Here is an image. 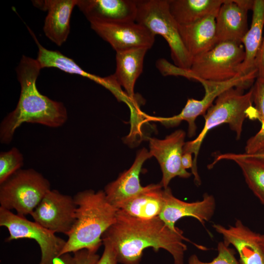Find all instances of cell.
<instances>
[{
  "label": "cell",
  "mask_w": 264,
  "mask_h": 264,
  "mask_svg": "<svg viewBox=\"0 0 264 264\" xmlns=\"http://www.w3.org/2000/svg\"><path fill=\"white\" fill-rule=\"evenodd\" d=\"M37 8L47 11L43 30L45 36L58 46L66 40L70 31V19L77 0H33Z\"/></svg>",
  "instance_id": "17"
},
{
  "label": "cell",
  "mask_w": 264,
  "mask_h": 264,
  "mask_svg": "<svg viewBox=\"0 0 264 264\" xmlns=\"http://www.w3.org/2000/svg\"><path fill=\"white\" fill-rule=\"evenodd\" d=\"M103 243L104 251L96 264H117V256L112 246L107 241H103Z\"/></svg>",
  "instance_id": "30"
},
{
  "label": "cell",
  "mask_w": 264,
  "mask_h": 264,
  "mask_svg": "<svg viewBox=\"0 0 264 264\" xmlns=\"http://www.w3.org/2000/svg\"><path fill=\"white\" fill-rule=\"evenodd\" d=\"M115 252L118 263L139 264L143 251L152 247L163 249L173 258V264H183L188 241L180 229L173 230L157 217L144 220L131 217L118 210L115 222L103 234Z\"/></svg>",
  "instance_id": "1"
},
{
  "label": "cell",
  "mask_w": 264,
  "mask_h": 264,
  "mask_svg": "<svg viewBox=\"0 0 264 264\" xmlns=\"http://www.w3.org/2000/svg\"><path fill=\"white\" fill-rule=\"evenodd\" d=\"M0 226L6 227L9 236L6 241L29 239L39 244L41 258L40 264H48L60 255L66 241L57 236L55 233L43 227L35 221L27 220L24 216L13 213L0 207Z\"/></svg>",
  "instance_id": "8"
},
{
  "label": "cell",
  "mask_w": 264,
  "mask_h": 264,
  "mask_svg": "<svg viewBox=\"0 0 264 264\" xmlns=\"http://www.w3.org/2000/svg\"><path fill=\"white\" fill-rule=\"evenodd\" d=\"M135 22L168 43L171 57L176 66L189 69L192 58L181 40L177 23L170 13L168 0H136Z\"/></svg>",
  "instance_id": "6"
},
{
  "label": "cell",
  "mask_w": 264,
  "mask_h": 264,
  "mask_svg": "<svg viewBox=\"0 0 264 264\" xmlns=\"http://www.w3.org/2000/svg\"><path fill=\"white\" fill-rule=\"evenodd\" d=\"M171 14L178 24H191L209 16L216 18L224 0H168Z\"/></svg>",
  "instance_id": "23"
},
{
  "label": "cell",
  "mask_w": 264,
  "mask_h": 264,
  "mask_svg": "<svg viewBox=\"0 0 264 264\" xmlns=\"http://www.w3.org/2000/svg\"><path fill=\"white\" fill-rule=\"evenodd\" d=\"M257 70H255L248 74H239L225 82L200 81L205 90L203 98L201 100L188 99L178 114L171 117L160 118V121L166 127H174L182 121H185L188 124V136L193 137L196 134L197 126L195 121L197 118L200 115L203 116L217 98L225 90L233 87L244 89L249 87L257 79Z\"/></svg>",
  "instance_id": "9"
},
{
  "label": "cell",
  "mask_w": 264,
  "mask_h": 264,
  "mask_svg": "<svg viewBox=\"0 0 264 264\" xmlns=\"http://www.w3.org/2000/svg\"><path fill=\"white\" fill-rule=\"evenodd\" d=\"M252 89L256 119L261 122V127L246 143L245 153L249 154L264 151V79L257 78Z\"/></svg>",
  "instance_id": "26"
},
{
  "label": "cell",
  "mask_w": 264,
  "mask_h": 264,
  "mask_svg": "<svg viewBox=\"0 0 264 264\" xmlns=\"http://www.w3.org/2000/svg\"><path fill=\"white\" fill-rule=\"evenodd\" d=\"M164 193L160 183L148 185L143 192L122 203L117 209L140 220L159 217L163 208Z\"/></svg>",
  "instance_id": "21"
},
{
  "label": "cell",
  "mask_w": 264,
  "mask_h": 264,
  "mask_svg": "<svg viewBox=\"0 0 264 264\" xmlns=\"http://www.w3.org/2000/svg\"><path fill=\"white\" fill-rule=\"evenodd\" d=\"M240 87L230 88L221 93L203 115L204 127L199 135L193 140L185 143L184 153L194 154L192 174L195 182L200 181L197 169V157L201 145L209 131L222 124H228L239 139L242 131L245 119H256L253 103V89L246 93Z\"/></svg>",
  "instance_id": "4"
},
{
  "label": "cell",
  "mask_w": 264,
  "mask_h": 264,
  "mask_svg": "<svg viewBox=\"0 0 264 264\" xmlns=\"http://www.w3.org/2000/svg\"><path fill=\"white\" fill-rule=\"evenodd\" d=\"M247 154L251 155L252 156L255 157H257V158L264 160V151L259 152V153L254 154Z\"/></svg>",
  "instance_id": "34"
},
{
  "label": "cell",
  "mask_w": 264,
  "mask_h": 264,
  "mask_svg": "<svg viewBox=\"0 0 264 264\" xmlns=\"http://www.w3.org/2000/svg\"><path fill=\"white\" fill-rule=\"evenodd\" d=\"M28 29L37 45L38 53L37 60L42 68L55 67L68 73L79 75L102 85L112 93L118 89L119 85L113 75L102 77L86 71L73 60L60 52L44 47L39 42L33 31L29 27Z\"/></svg>",
  "instance_id": "19"
},
{
  "label": "cell",
  "mask_w": 264,
  "mask_h": 264,
  "mask_svg": "<svg viewBox=\"0 0 264 264\" xmlns=\"http://www.w3.org/2000/svg\"><path fill=\"white\" fill-rule=\"evenodd\" d=\"M48 264H76L74 256L70 253H65L55 258Z\"/></svg>",
  "instance_id": "32"
},
{
  "label": "cell",
  "mask_w": 264,
  "mask_h": 264,
  "mask_svg": "<svg viewBox=\"0 0 264 264\" xmlns=\"http://www.w3.org/2000/svg\"><path fill=\"white\" fill-rule=\"evenodd\" d=\"M148 50L147 48H138L116 52V70L113 75L132 100H135L134 85L142 72L144 59Z\"/></svg>",
  "instance_id": "22"
},
{
  "label": "cell",
  "mask_w": 264,
  "mask_h": 264,
  "mask_svg": "<svg viewBox=\"0 0 264 264\" xmlns=\"http://www.w3.org/2000/svg\"><path fill=\"white\" fill-rule=\"evenodd\" d=\"M224 159L232 160L239 165L249 188L264 205V160L245 153H227L217 155L208 168H212L218 162Z\"/></svg>",
  "instance_id": "25"
},
{
  "label": "cell",
  "mask_w": 264,
  "mask_h": 264,
  "mask_svg": "<svg viewBox=\"0 0 264 264\" xmlns=\"http://www.w3.org/2000/svg\"><path fill=\"white\" fill-rule=\"evenodd\" d=\"M76 207L73 197L50 190L31 216L35 222L43 227L55 233L67 235L76 220Z\"/></svg>",
  "instance_id": "10"
},
{
  "label": "cell",
  "mask_w": 264,
  "mask_h": 264,
  "mask_svg": "<svg viewBox=\"0 0 264 264\" xmlns=\"http://www.w3.org/2000/svg\"><path fill=\"white\" fill-rule=\"evenodd\" d=\"M181 164L185 170L192 168L193 166V160L192 154L190 153H184L181 158Z\"/></svg>",
  "instance_id": "33"
},
{
  "label": "cell",
  "mask_w": 264,
  "mask_h": 264,
  "mask_svg": "<svg viewBox=\"0 0 264 264\" xmlns=\"http://www.w3.org/2000/svg\"><path fill=\"white\" fill-rule=\"evenodd\" d=\"M261 243L264 249V234L261 235Z\"/></svg>",
  "instance_id": "35"
},
{
  "label": "cell",
  "mask_w": 264,
  "mask_h": 264,
  "mask_svg": "<svg viewBox=\"0 0 264 264\" xmlns=\"http://www.w3.org/2000/svg\"><path fill=\"white\" fill-rule=\"evenodd\" d=\"M74 253L76 264H96L100 259L96 253L91 252L86 249H82Z\"/></svg>",
  "instance_id": "29"
},
{
  "label": "cell",
  "mask_w": 264,
  "mask_h": 264,
  "mask_svg": "<svg viewBox=\"0 0 264 264\" xmlns=\"http://www.w3.org/2000/svg\"><path fill=\"white\" fill-rule=\"evenodd\" d=\"M152 156L144 148L139 150L132 166L122 173L114 181L108 184L104 192L109 202L116 208L127 200L137 196L146 188L140 181L142 167Z\"/></svg>",
  "instance_id": "16"
},
{
  "label": "cell",
  "mask_w": 264,
  "mask_h": 264,
  "mask_svg": "<svg viewBox=\"0 0 264 264\" xmlns=\"http://www.w3.org/2000/svg\"><path fill=\"white\" fill-rule=\"evenodd\" d=\"M91 29L116 52L153 46L155 35L134 22H90Z\"/></svg>",
  "instance_id": "11"
},
{
  "label": "cell",
  "mask_w": 264,
  "mask_h": 264,
  "mask_svg": "<svg viewBox=\"0 0 264 264\" xmlns=\"http://www.w3.org/2000/svg\"><path fill=\"white\" fill-rule=\"evenodd\" d=\"M255 66L257 71V78L264 79V37L257 57Z\"/></svg>",
  "instance_id": "31"
},
{
  "label": "cell",
  "mask_w": 264,
  "mask_h": 264,
  "mask_svg": "<svg viewBox=\"0 0 264 264\" xmlns=\"http://www.w3.org/2000/svg\"><path fill=\"white\" fill-rule=\"evenodd\" d=\"M250 28L243 37L242 43L245 57L241 68L242 74L256 70V60L263 41L264 26V0H254Z\"/></svg>",
  "instance_id": "24"
},
{
  "label": "cell",
  "mask_w": 264,
  "mask_h": 264,
  "mask_svg": "<svg viewBox=\"0 0 264 264\" xmlns=\"http://www.w3.org/2000/svg\"><path fill=\"white\" fill-rule=\"evenodd\" d=\"M212 226L222 235L226 245H232L237 250L240 264H264L261 234L252 231L239 220L228 227L216 223Z\"/></svg>",
  "instance_id": "14"
},
{
  "label": "cell",
  "mask_w": 264,
  "mask_h": 264,
  "mask_svg": "<svg viewBox=\"0 0 264 264\" xmlns=\"http://www.w3.org/2000/svg\"><path fill=\"white\" fill-rule=\"evenodd\" d=\"M244 57L242 43L222 42L210 51L194 58L189 69L178 67L164 59L158 60L156 66L164 76H181L199 82H221L242 74L241 68Z\"/></svg>",
  "instance_id": "5"
},
{
  "label": "cell",
  "mask_w": 264,
  "mask_h": 264,
  "mask_svg": "<svg viewBox=\"0 0 264 264\" xmlns=\"http://www.w3.org/2000/svg\"><path fill=\"white\" fill-rule=\"evenodd\" d=\"M248 11L235 0H224L216 18L218 43L227 41L242 43L248 30Z\"/></svg>",
  "instance_id": "18"
},
{
  "label": "cell",
  "mask_w": 264,
  "mask_h": 264,
  "mask_svg": "<svg viewBox=\"0 0 264 264\" xmlns=\"http://www.w3.org/2000/svg\"><path fill=\"white\" fill-rule=\"evenodd\" d=\"M41 69L37 59L22 56L16 68L21 86L20 98L15 110L0 123L1 144L10 143L16 130L24 123L58 128L67 121L68 115L64 104L50 99L38 90L36 81Z\"/></svg>",
  "instance_id": "2"
},
{
  "label": "cell",
  "mask_w": 264,
  "mask_h": 264,
  "mask_svg": "<svg viewBox=\"0 0 264 264\" xmlns=\"http://www.w3.org/2000/svg\"><path fill=\"white\" fill-rule=\"evenodd\" d=\"M49 181L34 169H20L0 184V207L15 209L25 216L32 214L50 191Z\"/></svg>",
  "instance_id": "7"
},
{
  "label": "cell",
  "mask_w": 264,
  "mask_h": 264,
  "mask_svg": "<svg viewBox=\"0 0 264 264\" xmlns=\"http://www.w3.org/2000/svg\"><path fill=\"white\" fill-rule=\"evenodd\" d=\"M217 250V256L211 262H203L196 254H193L189 258L187 264H240L234 250L223 242L218 243Z\"/></svg>",
  "instance_id": "28"
},
{
  "label": "cell",
  "mask_w": 264,
  "mask_h": 264,
  "mask_svg": "<svg viewBox=\"0 0 264 264\" xmlns=\"http://www.w3.org/2000/svg\"><path fill=\"white\" fill-rule=\"evenodd\" d=\"M178 30L192 60L212 49L218 44L215 17L209 16L191 24L178 25Z\"/></svg>",
  "instance_id": "20"
},
{
  "label": "cell",
  "mask_w": 264,
  "mask_h": 264,
  "mask_svg": "<svg viewBox=\"0 0 264 264\" xmlns=\"http://www.w3.org/2000/svg\"><path fill=\"white\" fill-rule=\"evenodd\" d=\"M216 200L213 196L205 193L201 200L187 202L175 197L171 189H164L163 208L160 219L171 229L176 230V221L185 217H191L202 225L209 221L214 214Z\"/></svg>",
  "instance_id": "13"
},
{
  "label": "cell",
  "mask_w": 264,
  "mask_h": 264,
  "mask_svg": "<svg viewBox=\"0 0 264 264\" xmlns=\"http://www.w3.org/2000/svg\"><path fill=\"white\" fill-rule=\"evenodd\" d=\"M73 198L76 220L60 255L82 249L96 253L103 234L116 221L118 209L108 200L104 191H82Z\"/></svg>",
  "instance_id": "3"
},
{
  "label": "cell",
  "mask_w": 264,
  "mask_h": 264,
  "mask_svg": "<svg viewBox=\"0 0 264 264\" xmlns=\"http://www.w3.org/2000/svg\"><path fill=\"white\" fill-rule=\"evenodd\" d=\"M23 164V157L20 151L13 147L0 153V184L21 169Z\"/></svg>",
  "instance_id": "27"
},
{
  "label": "cell",
  "mask_w": 264,
  "mask_h": 264,
  "mask_svg": "<svg viewBox=\"0 0 264 264\" xmlns=\"http://www.w3.org/2000/svg\"><path fill=\"white\" fill-rule=\"evenodd\" d=\"M185 137V132L178 130L163 139L149 138V152L160 165L162 173L160 184L164 189L173 178H187L192 174L184 169L181 164Z\"/></svg>",
  "instance_id": "12"
},
{
  "label": "cell",
  "mask_w": 264,
  "mask_h": 264,
  "mask_svg": "<svg viewBox=\"0 0 264 264\" xmlns=\"http://www.w3.org/2000/svg\"><path fill=\"white\" fill-rule=\"evenodd\" d=\"M90 22H134L136 0H77L76 5Z\"/></svg>",
  "instance_id": "15"
}]
</instances>
